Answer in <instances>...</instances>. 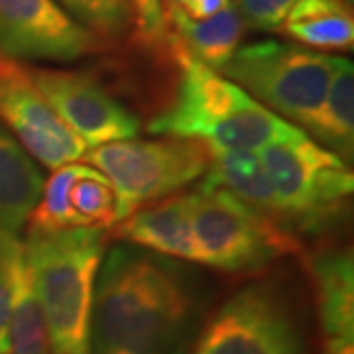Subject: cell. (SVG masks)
Returning <instances> with one entry per match:
<instances>
[{"label": "cell", "instance_id": "cell-7", "mask_svg": "<svg viewBox=\"0 0 354 354\" xmlns=\"http://www.w3.org/2000/svg\"><path fill=\"white\" fill-rule=\"evenodd\" d=\"M191 228L197 264L228 274L256 272L297 248L274 218L207 183L191 191Z\"/></svg>", "mask_w": 354, "mask_h": 354}, {"label": "cell", "instance_id": "cell-5", "mask_svg": "<svg viewBox=\"0 0 354 354\" xmlns=\"http://www.w3.org/2000/svg\"><path fill=\"white\" fill-rule=\"evenodd\" d=\"M335 64V55L266 39L241 46L218 73L270 113L304 128L327 95Z\"/></svg>", "mask_w": 354, "mask_h": 354}, {"label": "cell", "instance_id": "cell-2", "mask_svg": "<svg viewBox=\"0 0 354 354\" xmlns=\"http://www.w3.org/2000/svg\"><path fill=\"white\" fill-rule=\"evenodd\" d=\"M171 48L181 69L177 95L150 122L148 132L201 142L211 153H256L297 130L236 83L195 59L176 38H171Z\"/></svg>", "mask_w": 354, "mask_h": 354}, {"label": "cell", "instance_id": "cell-29", "mask_svg": "<svg viewBox=\"0 0 354 354\" xmlns=\"http://www.w3.org/2000/svg\"><path fill=\"white\" fill-rule=\"evenodd\" d=\"M342 2H344V4H348V6H353L354 0H342Z\"/></svg>", "mask_w": 354, "mask_h": 354}, {"label": "cell", "instance_id": "cell-27", "mask_svg": "<svg viewBox=\"0 0 354 354\" xmlns=\"http://www.w3.org/2000/svg\"><path fill=\"white\" fill-rule=\"evenodd\" d=\"M323 354H354V341H346V339L325 341Z\"/></svg>", "mask_w": 354, "mask_h": 354}, {"label": "cell", "instance_id": "cell-19", "mask_svg": "<svg viewBox=\"0 0 354 354\" xmlns=\"http://www.w3.org/2000/svg\"><path fill=\"white\" fill-rule=\"evenodd\" d=\"M10 354H51L50 335L38 304L26 254L16 266L14 299L8 329Z\"/></svg>", "mask_w": 354, "mask_h": 354}, {"label": "cell", "instance_id": "cell-4", "mask_svg": "<svg viewBox=\"0 0 354 354\" xmlns=\"http://www.w3.org/2000/svg\"><path fill=\"white\" fill-rule=\"evenodd\" d=\"M258 158L276 191L283 227L319 230L344 213L354 191L353 171L301 128L270 142Z\"/></svg>", "mask_w": 354, "mask_h": 354}, {"label": "cell", "instance_id": "cell-12", "mask_svg": "<svg viewBox=\"0 0 354 354\" xmlns=\"http://www.w3.org/2000/svg\"><path fill=\"white\" fill-rule=\"evenodd\" d=\"M118 236L140 248L197 264L191 228V193L140 207L138 211L120 221Z\"/></svg>", "mask_w": 354, "mask_h": 354}, {"label": "cell", "instance_id": "cell-24", "mask_svg": "<svg viewBox=\"0 0 354 354\" xmlns=\"http://www.w3.org/2000/svg\"><path fill=\"white\" fill-rule=\"evenodd\" d=\"M297 2L299 0H232V6L244 26L262 32H276Z\"/></svg>", "mask_w": 354, "mask_h": 354}, {"label": "cell", "instance_id": "cell-17", "mask_svg": "<svg viewBox=\"0 0 354 354\" xmlns=\"http://www.w3.org/2000/svg\"><path fill=\"white\" fill-rule=\"evenodd\" d=\"M203 183L227 189L248 207L281 225V213L274 185L266 174L260 158L254 152L211 153V164L207 174L203 176Z\"/></svg>", "mask_w": 354, "mask_h": 354}, {"label": "cell", "instance_id": "cell-11", "mask_svg": "<svg viewBox=\"0 0 354 354\" xmlns=\"http://www.w3.org/2000/svg\"><path fill=\"white\" fill-rule=\"evenodd\" d=\"M41 97L87 148L136 138L140 120L91 77L59 69H28Z\"/></svg>", "mask_w": 354, "mask_h": 354}, {"label": "cell", "instance_id": "cell-20", "mask_svg": "<svg viewBox=\"0 0 354 354\" xmlns=\"http://www.w3.org/2000/svg\"><path fill=\"white\" fill-rule=\"evenodd\" d=\"M88 165L67 164L53 169L44 189L38 205L28 218V232H57L69 228H81L75 213L69 203V189L77 177L85 174Z\"/></svg>", "mask_w": 354, "mask_h": 354}, {"label": "cell", "instance_id": "cell-16", "mask_svg": "<svg viewBox=\"0 0 354 354\" xmlns=\"http://www.w3.org/2000/svg\"><path fill=\"white\" fill-rule=\"evenodd\" d=\"M167 22L176 26V39L195 59L221 71L241 48L244 28L232 2L221 12L205 20H193L179 10L165 12Z\"/></svg>", "mask_w": 354, "mask_h": 354}, {"label": "cell", "instance_id": "cell-8", "mask_svg": "<svg viewBox=\"0 0 354 354\" xmlns=\"http://www.w3.org/2000/svg\"><path fill=\"white\" fill-rule=\"evenodd\" d=\"M189 354H307V344L283 295L268 283H250L211 315Z\"/></svg>", "mask_w": 354, "mask_h": 354}, {"label": "cell", "instance_id": "cell-6", "mask_svg": "<svg viewBox=\"0 0 354 354\" xmlns=\"http://www.w3.org/2000/svg\"><path fill=\"white\" fill-rule=\"evenodd\" d=\"M85 153L114 193V221H124L140 207L169 197L209 169L211 152L195 140H118Z\"/></svg>", "mask_w": 354, "mask_h": 354}, {"label": "cell", "instance_id": "cell-22", "mask_svg": "<svg viewBox=\"0 0 354 354\" xmlns=\"http://www.w3.org/2000/svg\"><path fill=\"white\" fill-rule=\"evenodd\" d=\"M99 39L122 38L132 26L127 0H55Z\"/></svg>", "mask_w": 354, "mask_h": 354}, {"label": "cell", "instance_id": "cell-28", "mask_svg": "<svg viewBox=\"0 0 354 354\" xmlns=\"http://www.w3.org/2000/svg\"><path fill=\"white\" fill-rule=\"evenodd\" d=\"M171 2H174V0H164V6H165V8H167V6H169Z\"/></svg>", "mask_w": 354, "mask_h": 354}, {"label": "cell", "instance_id": "cell-3", "mask_svg": "<svg viewBox=\"0 0 354 354\" xmlns=\"http://www.w3.org/2000/svg\"><path fill=\"white\" fill-rule=\"evenodd\" d=\"M106 230L81 227L28 232L26 262L50 335L51 354H88L93 295Z\"/></svg>", "mask_w": 354, "mask_h": 354}, {"label": "cell", "instance_id": "cell-25", "mask_svg": "<svg viewBox=\"0 0 354 354\" xmlns=\"http://www.w3.org/2000/svg\"><path fill=\"white\" fill-rule=\"evenodd\" d=\"M127 4L132 14V24L146 41L162 44L169 38L164 0H127Z\"/></svg>", "mask_w": 354, "mask_h": 354}, {"label": "cell", "instance_id": "cell-23", "mask_svg": "<svg viewBox=\"0 0 354 354\" xmlns=\"http://www.w3.org/2000/svg\"><path fill=\"white\" fill-rule=\"evenodd\" d=\"M24 252V242L16 234H0V354H10L8 329L14 299L16 266Z\"/></svg>", "mask_w": 354, "mask_h": 354}, {"label": "cell", "instance_id": "cell-10", "mask_svg": "<svg viewBox=\"0 0 354 354\" xmlns=\"http://www.w3.org/2000/svg\"><path fill=\"white\" fill-rule=\"evenodd\" d=\"M0 120L24 152L44 167L77 164L88 150L41 97L28 69L6 59H0Z\"/></svg>", "mask_w": 354, "mask_h": 354}, {"label": "cell", "instance_id": "cell-1", "mask_svg": "<svg viewBox=\"0 0 354 354\" xmlns=\"http://www.w3.org/2000/svg\"><path fill=\"white\" fill-rule=\"evenodd\" d=\"M203 309V279L185 262L116 244L95 281L88 354H189Z\"/></svg>", "mask_w": 354, "mask_h": 354}, {"label": "cell", "instance_id": "cell-13", "mask_svg": "<svg viewBox=\"0 0 354 354\" xmlns=\"http://www.w3.org/2000/svg\"><path fill=\"white\" fill-rule=\"evenodd\" d=\"M317 313L323 339L354 341L353 252L329 250L313 260Z\"/></svg>", "mask_w": 354, "mask_h": 354}, {"label": "cell", "instance_id": "cell-14", "mask_svg": "<svg viewBox=\"0 0 354 354\" xmlns=\"http://www.w3.org/2000/svg\"><path fill=\"white\" fill-rule=\"evenodd\" d=\"M44 189L39 165L0 127V234H16L30 218Z\"/></svg>", "mask_w": 354, "mask_h": 354}, {"label": "cell", "instance_id": "cell-26", "mask_svg": "<svg viewBox=\"0 0 354 354\" xmlns=\"http://www.w3.org/2000/svg\"><path fill=\"white\" fill-rule=\"evenodd\" d=\"M228 4H230V0H174L165 8V12L179 10L193 20H205V18H211L216 12H221L223 8H227Z\"/></svg>", "mask_w": 354, "mask_h": 354}, {"label": "cell", "instance_id": "cell-9", "mask_svg": "<svg viewBox=\"0 0 354 354\" xmlns=\"http://www.w3.org/2000/svg\"><path fill=\"white\" fill-rule=\"evenodd\" d=\"M99 46L55 0H0V59L71 64Z\"/></svg>", "mask_w": 354, "mask_h": 354}, {"label": "cell", "instance_id": "cell-18", "mask_svg": "<svg viewBox=\"0 0 354 354\" xmlns=\"http://www.w3.org/2000/svg\"><path fill=\"white\" fill-rule=\"evenodd\" d=\"M279 30L317 50H353V6L342 0H299Z\"/></svg>", "mask_w": 354, "mask_h": 354}, {"label": "cell", "instance_id": "cell-15", "mask_svg": "<svg viewBox=\"0 0 354 354\" xmlns=\"http://www.w3.org/2000/svg\"><path fill=\"white\" fill-rule=\"evenodd\" d=\"M305 134L342 162L354 152V67L348 59L337 57L335 73L327 95L311 120L305 124Z\"/></svg>", "mask_w": 354, "mask_h": 354}, {"label": "cell", "instance_id": "cell-21", "mask_svg": "<svg viewBox=\"0 0 354 354\" xmlns=\"http://www.w3.org/2000/svg\"><path fill=\"white\" fill-rule=\"evenodd\" d=\"M69 203L79 227H104L114 223V193L101 171L88 165L69 189Z\"/></svg>", "mask_w": 354, "mask_h": 354}]
</instances>
